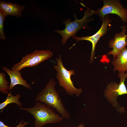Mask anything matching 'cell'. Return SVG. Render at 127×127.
I'll use <instances>...</instances> for the list:
<instances>
[{
    "label": "cell",
    "mask_w": 127,
    "mask_h": 127,
    "mask_svg": "<svg viewBox=\"0 0 127 127\" xmlns=\"http://www.w3.org/2000/svg\"><path fill=\"white\" fill-rule=\"evenodd\" d=\"M118 77L120 78L119 84L115 82H112L107 86L105 90V96L109 101L117 109L118 103L116 101L118 96L127 94V90L124 83L127 77V73H119Z\"/></svg>",
    "instance_id": "cell-7"
},
{
    "label": "cell",
    "mask_w": 127,
    "mask_h": 127,
    "mask_svg": "<svg viewBox=\"0 0 127 127\" xmlns=\"http://www.w3.org/2000/svg\"><path fill=\"white\" fill-rule=\"evenodd\" d=\"M73 127H85V124L84 123H81L79 124V125L77 126Z\"/></svg>",
    "instance_id": "cell-17"
},
{
    "label": "cell",
    "mask_w": 127,
    "mask_h": 127,
    "mask_svg": "<svg viewBox=\"0 0 127 127\" xmlns=\"http://www.w3.org/2000/svg\"><path fill=\"white\" fill-rule=\"evenodd\" d=\"M52 56V52L49 50H36L23 57L20 61L13 65L12 69L13 71H20L25 67L36 66Z\"/></svg>",
    "instance_id": "cell-5"
},
{
    "label": "cell",
    "mask_w": 127,
    "mask_h": 127,
    "mask_svg": "<svg viewBox=\"0 0 127 127\" xmlns=\"http://www.w3.org/2000/svg\"><path fill=\"white\" fill-rule=\"evenodd\" d=\"M112 64L114 66V70H117L119 73H127V48L126 46L119 52L114 58Z\"/></svg>",
    "instance_id": "cell-12"
},
{
    "label": "cell",
    "mask_w": 127,
    "mask_h": 127,
    "mask_svg": "<svg viewBox=\"0 0 127 127\" xmlns=\"http://www.w3.org/2000/svg\"><path fill=\"white\" fill-rule=\"evenodd\" d=\"M29 123L28 122H24L23 119H21V121L16 127H24ZM0 127H11L6 125L2 121H0Z\"/></svg>",
    "instance_id": "cell-16"
},
{
    "label": "cell",
    "mask_w": 127,
    "mask_h": 127,
    "mask_svg": "<svg viewBox=\"0 0 127 127\" xmlns=\"http://www.w3.org/2000/svg\"><path fill=\"white\" fill-rule=\"evenodd\" d=\"M102 23L101 26L95 33L90 36L78 37L76 36L73 37L72 39H75L77 42L80 40H86L90 41L92 44V48L90 60V63L92 62L94 60L95 48L98 41L101 37L105 34L109 29L108 26L109 25L111 20L110 19L108 16H106L102 20Z\"/></svg>",
    "instance_id": "cell-8"
},
{
    "label": "cell",
    "mask_w": 127,
    "mask_h": 127,
    "mask_svg": "<svg viewBox=\"0 0 127 127\" xmlns=\"http://www.w3.org/2000/svg\"><path fill=\"white\" fill-rule=\"evenodd\" d=\"M21 97L20 94H17L14 95L12 94V91H10L8 94L5 100L0 104V110H3L8 105L12 103H15L19 107H21L22 105V103L19 100Z\"/></svg>",
    "instance_id": "cell-13"
},
{
    "label": "cell",
    "mask_w": 127,
    "mask_h": 127,
    "mask_svg": "<svg viewBox=\"0 0 127 127\" xmlns=\"http://www.w3.org/2000/svg\"><path fill=\"white\" fill-rule=\"evenodd\" d=\"M25 8V6L22 5L9 1H0V10L6 16L10 15L20 18Z\"/></svg>",
    "instance_id": "cell-10"
},
{
    "label": "cell",
    "mask_w": 127,
    "mask_h": 127,
    "mask_svg": "<svg viewBox=\"0 0 127 127\" xmlns=\"http://www.w3.org/2000/svg\"><path fill=\"white\" fill-rule=\"evenodd\" d=\"M61 57V55H60L58 58H56L57 64L54 67L57 72L56 78L59 84L68 95H75L76 97H79L83 91L81 88L75 87L71 79V76L75 74V71L72 69L68 70L66 68L63 63Z\"/></svg>",
    "instance_id": "cell-3"
},
{
    "label": "cell",
    "mask_w": 127,
    "mask_h": 127,
    "mask_svg": "<svg viewBox=\"0 0 127 127\" xmlns=\"http://www.w3.org/2000/svg\"><path fill=\"white\" fill-rule=\"evenodd\" d=\"M19 108L29 112L34 116L35 127H43L48 123H56L64 119L56 114L52 108L39 102H37L32 107H20Z\"/></svg>",
    "instance_id": "cell-2"
},
{
    "label": "cell",
    "mask_w": 127,
    "mask_h": 127,
    "mask_svg": "<svg viewBox=\"0 0 127 127\" xmlns=\"http://www.w3.org/2000/svg\"><path fill=\"white\" fill-rule=\"evenodd\" d=\"M6 16L0 10V39L3 40H5L6 38L4 29Z\"/></svg>",
    "instance_id": "cell-15"
},
{
    "label": "cell",
    "mask_w": 127,
    "mask_h": 127,
    "mask_svg": "<svg viewBox=\"0 0 127 127\" xmlns=\"http://www.w3.org/2000/svg\"><path fill=\"white\" fill-rule=\"evenodd\" d=\"M126 26L124 25L121 32L116 33L113 39L109 42V48L112 50L109 51L107 55H112L114 58L116 57L120 51L127 45V34H126Z\"/></svg>",
    "instance_id": "cell-9"
},
{
    "label": "cell",
    "mask_w": 127,
    "mask_h": 127,
    "mask_svg": "<svg viewBox=\"0 0 127 127\" xmlns=\"http://www.w3.org/2000/svg\"><path fill=\"white\" fill-rule=\"evenodd\" d=\"M56 83L53 78H51L44 88L36 96L35 101L43 103L48 107L55 108L64 119H69L70 114L64 106L61 99L55 87Z\"/></svg>",
    "instance_id": "cell-1"
},
{
    "label": "cell",
    "mask_w": 127,
    "mask_h": 127,
    "mask_svg": "<svg viewBox=\"0 0 127 127\" xmlns=\"http://www.w3.org/2000/svg\"><path fill=\"white\" fill-rule=\"evenodd\" d=\"M92 10L88 8L85 12L83 17L78 20L76 15L74 16L75 20L71 21L70 20H66L63 23L65 25V28L62 30H56L55 31L60 34L62 37L61 43L64 44L68 39L71 37L75 36L76 32L79 30L86 28L87 24L91 19L90 17L93 15Z\"/></svg>",
    "instance_id": "cell-4"
},
{
    "label": "cell",
    "mask_w": 127,
    "mask_h": 127,
    "mask_svg": "<svg viewBox=\"0 0 127 127\" xmlns=\"http://www.w3.org/2000/svg\"><path fill=\"white\" fill-rule=\"evenodd\" d=\"M9 83L6 79L4 72L0 73V91L2 94H6L8 93L9 85Z\"/></svg>",
    "instance_id": "cell-14"
},
{
    "label": "cell",
    "mask_w": 127,
    "mask_h": 127,
    "mask_svg": "<svg viewBox=\"0 0 127 127\" xmlns=\"http://www.w3.org/2000/svg\"><path fill=\"white\" fill-rule=\"evenodd\" d=\"M2 68L8 74L10 77L11 83L9 90H11L14 86L18 84L21 85L29 90L32 89L31 86L28 84L26 81L22 78L20 71L11 70L5 66L3 67Z\"/></svg>",
    "instance_id": "cell-11"
},
{
    "label": "cell",
    "mask_w": 127,
    "mask_h": 127,
    "mask_svg": "<svg viewBox=\"0 0 127 127\" xmlns=\"http://www.w3.org/2000/svg\"><path fill=\"white\" fill-rule=\"evenodd\" d=\"M103 5L96 11L92 10L93 14L99 15L102 20L106 15L115 14L119 16L124 23L127 22V10L124 8L119 1L116 0H104Z\"/></svg>",
    "instance_id": "cell-6"
}]
</instances>
